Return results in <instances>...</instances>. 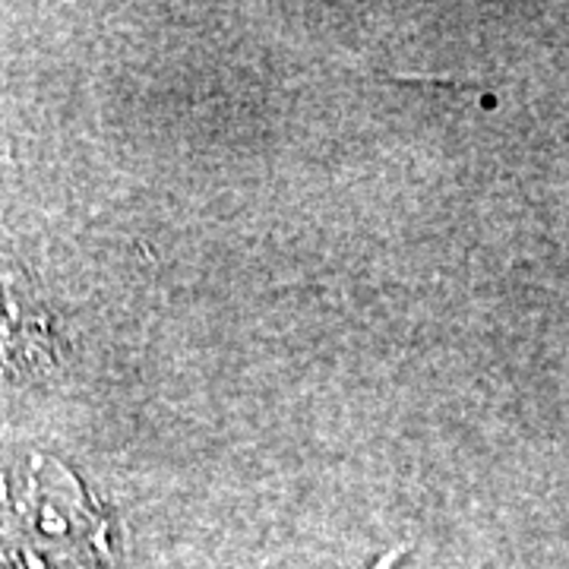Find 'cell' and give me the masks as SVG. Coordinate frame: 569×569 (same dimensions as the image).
Returning <instances> with one entry per match:
<instances>
[{"instance_id":"6da1fadb","label":"cell","mask_w":569,"mask_h":569,"mask_svg":"<svg viewBox=\"0 0 569 569\" xmlns=\"http://www.w3.org/2000/svg\"><path fill=\"white\" fill-rule=\"evenodd\" d=\"M402 553H406V550H389L387 557H380V560L373 563V569H392L396 567V560H399Z\"/></svg>"}]
</instances>
